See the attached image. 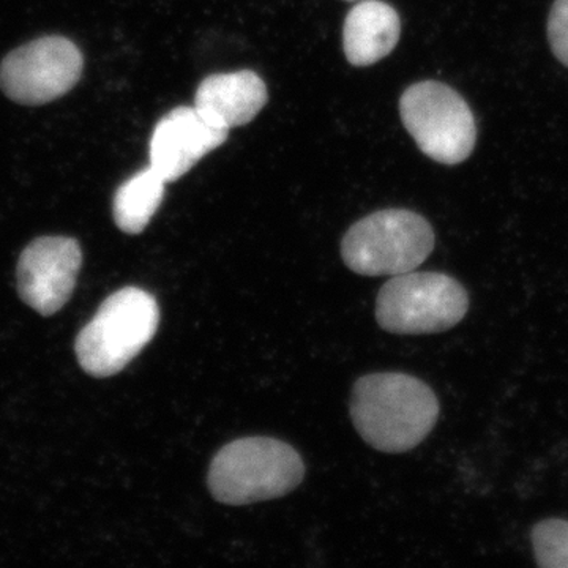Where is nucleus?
<instances>
[{"instance_id":"nucleus-4","label":"nucleus","mask_w":568,"mask_h":568,"mask_svg":"<svg viewBox=\"0 0 568 568\" xmlns=\"http://www.w3.org/2000/svg\"><path fill=\"white\" fill-rule=\"evenodd\" d=\"M435 250V233L424 216L388 209L365 216L342 242L343 261L365 276H396L416 271Z\"/></svg>"},{"instance_id":"nucleus-14","label":"nucleus","mask_w":568,"mask_h":568,"mask_svg":"<svg viewBox=\"0 0 568 568\" xmlns=\"http://www.w3.org/2000/svg\"><path fill=\"white\" fill-rule=\"evenodd\" d=\"M548 40L556 58L568 67V0H556L548 18Z\"/></svg>"},{"instance_id":"nucleus-3","label":"nucleus","mask_w":568,"mask_h":568,"mask_svg":"<svg viewBox=\"0 0 568 568\" xmlns=\"http://www.w3.org/2000/svg\"><path fill=\"white\" fill-rule=\"evenodd\" d=\"M159 324L155 297L140 287H123L100 305L78 335V362L93 377L118 375L152 342Z\"/></svg>"},{"instance_id":"nucleus-8","label":"nucleus","mask_w":568,"mask_h":568,"mask_svg":"<svg viewBox=\"0 0 568 568\" xmlns=\"http://www.w3.org/2000/svg\"><path fill=\"white\" fill-rule=\"evenodd\" d=\"M81 263V246L74 239H37L22 252L18 263L22 302L40 315H54L70 301Z\"/></svg>"},{"instance_id":"nucleus-9","label":"nucleus","mask_w":568,"mask_h":568,"mask_svg":"<svg viewBox=\"0 0 568 568\" xmlns=\"http://www.w3.org/2000/svg\"><path fill=\"white\" fill-rule=\"evenodd\" d=\"M230 129L205 118L196 106H179L156 123L151 138V168L164 182L183 178L209 152L227 140Z\"/></svg>"},{"instance_id":"nucleus-10","label":"nucleus","mask_w":568,"mask_h":568,"mask_svg":"<svg viewBox=\"0 0 568 568\" xmlns=\"http://www.w3.org/2000/svg\"><path fill=\"white\" fill-rule=\"evenodd\" d=\"M265 82L254 71L211 74L201 82L194 106L226 129L246 125L267 103Z\"/></svg>"},{"instance_id":"nucleus-2","label":"nucleus","mask_w":568,"mask_h":568,"mask_svg":"<svg viewBox=\"0 0 568 568\" xmlns=\"http://www.w3.org/2000/svg\"><path fill=\"white\" fill-rule=\"evenodd\" d=\"M304 476V462L290 444L274 437H244L213 457L207 487L219 503L248 506L286 496Z\"/></svg>"},{"instance_id":"nucleus-1","label":"nucleus","mask_w":568,"mask_h":568,"mask_svg":"<svg viewBox=\"0 0 568 568\" xmlns=\"http://www.w3.org/2000/svg\"><path fill=\"white\" fill-rule=\"evenodd\" d=\"M349 410L355 429L368 446L384 454H403L435 428L439 402L417 377L375 373L354 384Z\"/></svg>"},{"instance_id":"nucleus-12","label":"nucleus","mask_w":568,"mask_h":568,"mask_svg":"<svg viewBox=\"0 0 568 568\" xmlns=\"http://www.w3.org/2000/svg\"><path fill=\"white\" fill-rule=\"evenodd\" d=\"M166 182L152 170H142L119 186L114 196V222L126 234H141L159 211Z\"/></svg>"},{"instance_id":"nucleus-5","label":"nucleus","mask_w":568,"mask_h":568,"mask_svg":"<svg viewBox=\"0 0 568 568\" xmlns=\"http://www.w3.org/2000/svg\"><path fill=\"white\" fill-rule=\"evenodd\" d=\"M469 310L465 287L437 272L392 276L377 294L376 321L396 335L439 334L462 323Z\"/></svg>"},{"instance_id":"nucleus-13","label":"nucleus","mask_w":568,"mask_h":568,"mask_svg":"<svg viewBox=\"0 0 568 568\" xmlns=\"http://www.w3.org/2000/svg\"><path fill=\"white\" fill-rule=\"evenodd\" d=\"M537 564L544 568H568V521L552 518L532 530Z\"/></svg>"},{"instance_id":"nucleus-6","label":"nucleus","mask_w":568,"mask_h":568,"mask_svg":"<svg viewBox=\"0 0 568 568\" xmlns=\"http://www.w3.org/2000/svg\"><path fill=\"white\" fill-rule=\"evenodd\" d=\"M399 114L420 151L437 163H463L476 148L473 111L457 91L443 82L410 85L403 93Z\"/></svg>"},{"instance_id":"nucleus-11","label":"nucleus","mask_w":568,"mask_h":568,"mask_svg":"<svg viewBox=\"0 0 568 568\" xmlns=\"http://www.w3.org/2000/svg\"><path fill=\"white\" fill-rule=\"evenodd\" d=\"M402 36V21L394 7L381 0H364L347 13L343 48L354 67H368L387 58Z\"/></svg>"},{"instance_id":"nucleus-7","label":"nucleus","mask_w":568,"mask_h":568,"mask_svg":"<svg viewBox=\"0 0 568 568\" xmlns=\"http://www.w3.org/2000/svg\"><path fill=\"white\" fill-rule=\"evenodd\" d=\"M84 58L63 37H43L11 51L0 65V88L17 103L44 104L65 95L80 81Z\"/></svg>"}]
</instances>
